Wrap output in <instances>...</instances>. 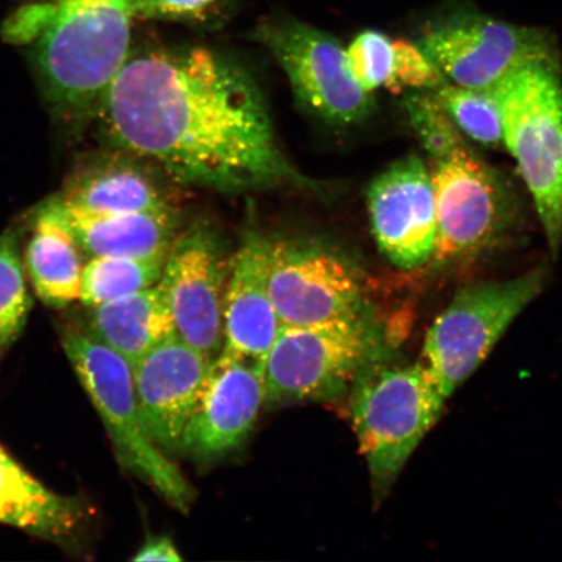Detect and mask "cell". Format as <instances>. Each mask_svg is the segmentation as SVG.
Here are the masks:
<instances>
[{"instance_id": "52a82bcc", "label": "cell", "mask_w": 562, "mask_h": 562, "mask_svg": "<svg viewBox=\"0 0 562 562\" xmlns=\"http://www.w3.org/2000/svg\"><path fill=\"white\" fill-rule=\"evenodd\" d=\"M547 265L502 281L463 286L426 335L422 363L442 395L453 392L481 367L527 305L543 291Z\"/></svg>"}, {"instance_id": "2e32d148", "label": "cell", "mask_w": 562, "mask_h": 562, "mask_svg": "<svg viewBox=\"0 0 562 562\" xmlns=\"http://www.w3.org/2000/svg\"><path fill=\"white\" fill-rule=\"evenodd\" d=\"M270 240L246 231L232 259L223 307L220 356L243 358L265 368L281 326L269 288Z\"/></svg>"}, {"instance_id": "cb8c5ba5", "label": "cell", "mask_w": 562, "mask_h": 562, "mask_svg": "<svg viewBox=\"0 0 562 562\" xmlns=\"http://www.w3.org/2000/svg\"><path fill=\"white\" fill-rule=\"evenodd\" d=\"M32 299L27 292L15 238L0 237V356L23 334Z\"/></svg>"}, {"instance_id": "5b68a950", "label": "cell", "mask_w": 562, "mask_h": 562, "mask_svg": "<svg viewBox=\"0 0 562 562\" xmlns=\"http://www.w3.org/2000/svg\"><path fill=\"white\" fill-rule=\"evenodd\" d=\"M553 255L562 244V76L560 60L538 61L488 90Z\"/></svg>"}, {"instance_id": "d4e9b609", "label": "cell", "mask_w": 562, "mask_h": 562, "mask_svg": "<svg viewBox=\"0 0 562 562\" xmlns=\"http://www.w3.org/2000/svg\"><path fill=\"white\" fill-rule=\"evenodd\" d=\"M411 125L430 160L446 158L468 145L434 91L413 90L405 98Z\"/></svg>"}, {"instance_id": "8992f818", "label": "cell", "mask_w": 562, "mask_h": 562, "mask_svg": "<svg viewBox=\"0 0 562 562\" xmlns=\"http://www.w3.org/2000/svg\"><path fill=\"white\" fill-rule=\"evenodd\" d=\"M59 335L77 378L103 420L119 463L149 484L175 509L188 512L194 490L147 437L139 418L131 364L86 327L60 325Z\"/></svg>"}, {"instance_id": "7402d4cb", "label": "cell", "mask_w": 562, "mask_h": 562, "mask_svg": "<svg viewBox=\"0 0 562 562\" xmlns=\"http://www.w3.org/2000/svg\"><path fill=\"white\" fill-rule=\"evenodd\" d=\"M168 252L145 258H91L82 270V304L88 307L100 306L158 284L164 276Z\"/></svg>"}, {"instance_id": "f546056e", "label": "cell", "mask_w": 562, "mask_h": 562, "mask_svg": "<svg viewBox=\"0 0 562 562\" xmlns=\"http://www.w3.org/2000/svg\"><path fill=\"white\" fill-rule=\"evenodd\" d=\"M128 2L131 3V2H132V0H128Z\"/></svg>"}, {"instance_id": "4316f807", "label": "cell", "mask_w": 562, "mask_h": 562, "mask_svg": "<svg viewBox=\"0 0 562 562\" xmlns=\"http://www.w3.org/2000/svg\"><path fill=\"white\" fill-rule=\"evenodd\" d=\"M348 65L358 86L372 94L390 79L392 41L382 32L364 31L347 48Z\"/></svg>"}, {"instance_id": "ac0fdd59", "label": "cell", "mask_w": 562, "mask_h": 562, "mask_svg": "<svg viewBox=\"0 0 562 562\" xmlns=\"http://www.w3.org/2000/svg\"><path fill=\"white\" fill-rule=\"evenodd\" d=\"M80 249L93 257L145 258L167 255L173 244L172 211L93 213L58 201Z\"/></svg>"}, {"instance_id": "603a6c76", "label": "cell", "mask_w": 562, "mask_h": 562, "mask_svg": "<svg viewBox=\"0 0 562 562\" xmlns=\"http://www.w3.org/2000/svg\"><path fill=\"white\" fill-rule=\"evenodd\" d=\"M434 94L463 136L492 149L504 146L501 110L490 91L447 81L434 90Z\"/></svg>"}, {"instance_id": "ba28073f", "label": "cell", "mask_w": 562, "mask_h": 562, "mask_svg": "<svg viewBox=\"0 0 562 562\" xmlns=\"http://www.w3.org/2000/svg\"><path fill=\"white\" fill-rule=\"evenodd\" d=\"M428 171L437 216L434 266L480 256L507 235L515 220L509 188L472 147L430 160Z\"/></svg>"}, {"instance_id": "d6986e66", "label": "cell", "mask_w": 562, "mask_h": 562, "mask_svg": "<svg viewBox=\"0 0 562 562\" xmlns=\"http://www.w3.org/2000/svg\"><path fill=\"white\" fill-rule=\"evenodd\" d=\"M98 340L135 364L147 351L173 335L175 325L158 284L123 299L90 307L87 327Z\"/></svg>"}, {"instance_id": "e0dca14e", "label": "cell", "mask_w": 562, "mask_h": 562, "mask_svg": "<svg viewBox=\"0 0 562 562\" xmlns=\"http://www.w3.org/2000/svg\"><path fill=\"white\" fill-rule=\"evenodd\" d=\"M86 522V505L79 498L44 486L0 445V524L70 548Z\"/></svg>"}, {"instance_id": "f1b7e54d", "label": "cell", "mask_w": 562, "mask_h": 562, "mask_svg": "<svg viewBox=\"0 0 562 562\" xmlns=\"http://www.w3.org/2000/svg\"><path fill=\"white\" fill-rule=\"evenodd\" d=\"M133 561H171L180 562L182 557L175 546L172 539L161 536L146 540V543L139 548Z\"/></svg>"}, {"instance_id": "8fae6325", "label": "cell", "mask_w": 562, "mask_h": 562, "mask_svg": "<svg viewBox=\"0 0 562 562\" xmlns=\"http://www.w3.org/2000/svg\"><path fill=\"white\" fill-rule=\"evenodd\" d=\"M259 34L312 114L334 125H353L371 115L374 98L358 86L347 50L333 35L299 21L267 24Z\"/></svg>"}, {"instance_id": "3957f363", "label": "cell", "mask_w": 562, "mask_h": 562, "mask_svg": "<svg viewBox=\"0 0 562 562\" xmlns=\"http://www.w3.org/2000/svg\"><path fill=\"white\" fill-rule=\"evenodd\" d=\"M349 393L358 446L382 501L437 425L447 398L424 363L391 362L389 356L358 372Z\"/></svg>"}, {"instance_id": "4fadbf2b", "label": "cell", "mask_w": 562, "mask_h": 562, "mask_svg": "<svg viewBox=\"0 0 562 562\" xmlns=\"http://www.w3.org/2000/svg\"><path fill=\"white\" fill-rule=\"evenodd\" d=\"M372 234L382 255L402 270L430 262L437 236L430 171L416 156L404 157L368 189Z\"/></svg>"}, {"instance_id": "ffe728a7", "label": "cell", "mask_w": 562, "mask_h": 562, "mask_svg": "<svg viewBox=\"0 0 562 562\" xmlns=\"http://www.w3.org/2000/svg\"><path fill=\"white\" fill-rule=\"evenodd\" d=\"M25 262L34 291L46 305L61 308L80 300L83 270L80 246L58 201L41 210Z\"/></svg>"}, {"instance_id": "6da1fadb", "label": "cell", "mask_w": 562, "mask_h": 562, "mask_svg": "<svg viewBox=\"0 0 562 562\" xmlns=\"http://www.w3.org/2000/svg\"><path fill=\"white\" fill-rule=\"evenodd\" d=\"M98 112L112 144L184 184L221 192L313 186L281 151L251 76L207 48L128 56Z\"/></svg>"}, {"instance_id": "30bf717a", "label": "cell", "mask_w": 562, "mask_h": 562, "mask_svg": "<svg viewBox=\"0 0 562 562\" xmlns=\"http://www.w3.org/2000/svg\"><path fill=\"white\" fill-rule=\"evenodd\" d=\"M269 288L284 326L346 318L370 306L357 265L334 246L307 238L270 241Z\"/></svg>"}, {"instance_id": "7c38bea8", "label": "cell", "mask_w": 562, "mask_h": 562, "mask_svg": "<svg viewBox=\"0 0 562 562\" xmlns=\"http://www.w3.org/2000/svg\"><path fill=\"white\" fill-rule=\"evenodd\" d=\"M226 271L216 238L196 226L173 241L159 280L176 334L211 360L223 347Z\"/></svg>"}, {"instance_id": "44dd1931", "label": "cell", "mask_w": 562, "mask_h": 562, "mask_svg": "<svg viewBox=\"0 0 562 562\" xmlns=\"http://www.w3.org/2000/svg\"><path fill=\"white\" fill-rule=\"evenodd\" d=\"M60 200L69 206L93 213H159L171 210L149 175L126 161L115 160L89 166L77 173Z\"/></svg>"}, {"instance_id": "277c9868", "label": "cell", "mask_w": 562, "mask_h": 562, "mask_svg": "<svg viewBox=\"0 0 562 562\" xmlns=\"http://www.w3.org/2000/svg\"><path fill=\"white\" fill-rule=\"evenodd\" d=\"M386 355L389 334L371 306L316 325H283L265 363V405L336 398L367 364Z\"/></svg>"}, {"instance_id": "7a4b0ae2", "label": "cell", "mask_w": 562, "mask_h": 562, "mask_svg": "<svg viewBox=\"0 0 562 562\" xmlns=\"http://www.w3.org/2000/svg\"><path fill=\"white\" fill-rule=\"evenodd\" d=\"M35 61L46 94L59 109L98 104L130 56L135 18L128 0H56L42 12Z\"/></svg>"}, {"instance_id": "484cf974", "label": "cell", "mask_w": 562, "mask_h": 562, "mask_svg": "<svg viewBox=\"0 0 562 562\" xmlns=\"http://www.w3.org/2000/svg\"><path fill=\"white\" fill-rule=\"evenodd\" d=\"M393 65L385 88L392 94H402L404 90H437L446 83L447 77L417 42L392 41Z\"/></svg>"}, {"instance_id": "9a60e30c", "label": "cell", "mask_w": 562, "mask_h": 562, "mask_svg": "<svg viewBox=\"0 0 562 562\" xmlns=\"http://www.w3.org/2000/svg\"><path fill=\"white\" fill-rule=\"evenodd\" d=\"M213 362L175 333L133 364L139 418L147 437L161 451L180 449L182 432Z\"/></svg>"}, {"instance_id": "5bb4252c", "label": "cell", "mask_w": 562, "mask_h": 562, "mask_svg": "<svg viewBox=\"0 0 562 562\" xmlns=\"http://www.w3.org/2000/svg\"><path fill=\"white\" fill-rule=\"evenodd\" d=\"M265 405V368L243 358L217 356L211 364L180 449L209 462L240 448Z\"/></svg>"}, {"instance_id": "9c48e42d", "label": "cell", "mask_w": 562, "mask_h": 562, "mask_svg": "<svg viewBox=\"0 0 562 562\" xmlns=\"http://www.w3.org/2000/svg\"><path fill=\"white\" fill-rule=\"evenodd\" d=\"M417 44L449 82L486 91L532 63L560 60L550 33L469 9L428 21Z\"/></svg>"}, {"instance_id": "83f0119b", "label": "cell", "mask_w": 562, "mask_h": 562, "mask_svg": "<svg viewBox=\"0 0 562 562\" xmlns=\"http://www.w3.org/2000/svg\"><path fill=\"white\" fill-rule=\"evenodd\" d=\"M216 0H132L135 16L147 19H199Z\"/></svg>"}]
</instances>
